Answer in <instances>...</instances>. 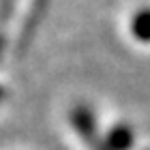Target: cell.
<instances>
[{
	"label": "cell",
	"mask_w": 150,
	"mask_h": 150,
	"mask_svg": "<svg viewBox=\"0 0 150 150\" xmlns=\"http://www.w3.org/2000/svg\"><path fill=\"white\" fill-rule=\"evenodd\" d=\"M71 122H73L75 131L81 135V139L90 146V150H103V139H99V135H97L94 116L86 105H79L71 112Z\"/></svg>",
	"instance_id": "cell-1"
},
{
	"label": "cell",
	"mask_w": 150,
	"mask_h": 150,
	"mask_svg": "<svg viewBox=\"0 0 150 150\" xmlns=\"http://www.w3.org/2000/svg\"><path fill=\"white\" fill-rule=\"evenodd\" d=\"M129 32L139 43H150V6H139L131 13Z\"/></svg>",
	"instance_id": "cell-2"
},
{
	"label": "cell",
	"mask_w": 150,
	"mask_h": 150,
	"mask_svg": "<svg viewBox=\"0 0 150 150\" xmlns=\"http://www.w3.org/2000/svg\"><path fill=\"white\" fill-rule=\"evenodd\" d=\"M135 142L133 129L127 125H116L103 139V150H131Z\"/></svg>",
	"instance_id": "cell-3"
},
{
	"label": "cell",
	"mask_w": 150,
	"mask_h": 150,
	"mask_svg": "<svg viewBox=\"0 0 150 150\" xmlns=\"http://www.w3.org/2000/svg\"><path fill=\"white\" fill-rule=\"evenodd\" d=\"M2 47H4V41H2V37H0V54H2Z\"/></svg>",
	"instance_id": "cell-4"
},
{
	"label": "cell",
	"mask_w": 150,
	"mask_h": 150,
	"mask_svg": "<svg viewBox=\"0 0 150 150\" xmlns=\"http://www.w3.org/2000/svg\"><path fill=\"white\" fill-rule=\"evenodd\" d=\"M2 94H4V92H2V88H0V101H2Z\"/></svg>",
	"instance_id": "cell-5"
}]
</instances>
